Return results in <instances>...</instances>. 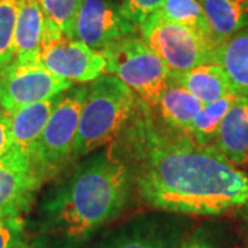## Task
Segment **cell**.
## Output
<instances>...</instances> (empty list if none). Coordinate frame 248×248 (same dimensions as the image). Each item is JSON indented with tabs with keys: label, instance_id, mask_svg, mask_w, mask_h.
<instances>
[{
	"label": "cell",
	"instance_id": "3",
	"mask_svg": "<svg viewBox=\"0 0 248 248\" xmlns=\"http://www.w3.org/2000/svg\"><path fill=\"white\" fill-rule=\"evenodd\" d=\"M140 98L113 75L104 73L87 86L75 141L73 161L112 145L138 107Z\"/></svg>",
	"mask_w": 248,
	"mask_h": 248
},
{
	"label": "cell",
	"instance_id": "8",
	"mask_svg": "<svg viewBox=\"0 0 248 248\" xmlns=\"http://www.w3.org/2000/svg\"><path fill=\"white\" fill-rule=\"evenodd\" d=\"M39 61L54 75L76 83H91L107 73L104 55L46 22Z\"/></svg>",
	"mask_w": 248,
	"mask_h": 248
},
{
	"label": "cell",
	"instance_id": "23",
	"mask_svg": "<svg viewBox=\"0 0 248 248\" xmlns=\"http://www.w3.org/2000/svg\"><path fill=\"white\" fill-rule=\"evenodd\" d=\"M164 0H123L122 6L125 17L140 28L146 18L160 9Z\"/></svg>",
	"mask_w": 248,
	"mask_h": 248
},
{
	"label": "cell",
	"instance_id": "2",
	"mask_svg": "<svg viewBox=\"0 0 248 248\" xmlns=\"http://www.w3.org/2000/svg\"><path fill=\"white\" fill-rule=\"evenodd\" d=\"M133 189L130 171L112 148L91 153L46 196L42 233L60 248H79L123 213Z\"/></svg>",
	"mask_w": 248,
	"mask_h": 248
},
{
	"label": "cell",
	"instance_id": "25",
	"mask_svg": "<svg viewBox=\"0 0 248 248\" xmlns=\"http://www.w3.org/2000/svg\"><path fill=\"white\" fill-rule=\"evenodd\" d=\"M13 148L11 143V133H10V123L7 115L0 112V159L4 157Z\"/></svg>",
	"mask_w": 248,
	"mask_h": 248
},
{
	"label": "cell",
	"instance_id": "16",
	"mask_svg": "<svg viewBox=\"0 0 248 248\" xmlns=\"http://www.w3.org/2000/svg\"><path fill=\"white\" fill-rule=\"evenodd\" d=\"M213 62L225 71L236 94H248V27L218 46Z\"/></svg>",
	"mask_w": 248,
	"mask_h": 248
},
{
	"label": "cell",
	"instance_id": "26",
	"mask_svg": "<svg viewBox=\"0 0 248 248\" xmlns=\"http://www.w3.org/2000/svg\"><path fill=\"white\" fill-rule=\"evenodd\" d=\"M179 248H215L208 241V240H205L204 237H202V236H193L192 239H189L187 241H185V243H182L181 244V247Z\"/></svg>",
	"mask_w": 248,
	"mask_h": 248
},
{
	"label": "cell",
	"instance_id": "5",
	"mask_svg": "<svg viewBox=\"0 0 248 248\" xmlns=\"http://www.w3.org/2000/svg\"><path fill=\"white\" fill-rule=\"evenodd\" d=\"M138 29L145 43L164 62L171 75L213 62L217 45L185 25L163 19L153 13Z\"/></svg>",
	"mask_w": 248,
	"mask_h": 248
},
{
	"label": "cell",
	"instance_id": "21",
	"mask_svg": "<svg viewBox=\"0 0 248 248\" xmlns=\"http://www.w3.org/2000/svg\"><path fill=\"white\" fill-rule=\"evenodd\" d=\"M18 0H0V69L16 57Z\"/></svg>",
	"mask_w": 248,
	"mask_h": 248
},
{
	"label": "cell",
	"instance_id": "24",
	"mask_svg": "<svg viewBox=\"0 0 248 248\" xmlns=\"http://www.w3.org/2000/svg\"><path fill=\"white\" fill-rule=\"evenodd\" d=\"M24 219L22 217L0 219V248H13L22 243Z\"/></svg>",
	"mask_w": 248,
	"mask_h": 248
},
{
	"label": "cell",
	"instance_id": "20",
	"mask_svg": "<svg viewBox=\"0 0 248 248\" xmlns=\"http://www.w3.org/2000/svg\"><path fill=\"white\" fill-rule=\"evenodd\" d=\"M155 13L163 19L185 25L214 42L203 7L197 0H164L160 9Z\"/></svg>",
	"mask_w": 248,
	"mask_h": 248
},
{
	"label": "cell",
	"instance_id": "19",
	"mask_svg": "<svg viewBox=\"0 0 248 248\" xmlns=\"http://www.w3.org/2000/svg\"><path fill=\"white\" fill-rule=\"evenodd\" d=\"M236 98H237V94L231 93V94L219 98L214 102L203 105L199 115L196 116L195 122L192 124L189 135L197 143L214 145L218 130L221 127L222 120L225 119L229 109L233 107Z\"/></svg>",
	"mask_w": 248,
	"mask_h": 248
},
{
	"label": "cell",
	"instance_id": "1",
	"mask_svg": "<svg viewBox=\"0 0 248 248\" xmlns=\"http://www.w3.org/2000/svg\"><path fill=\"white\" fill-rule=\"evenodd\" d=\"M110 148L142 202L166 213L219 215L248 203V177L215 145H202L152 115L142 99Z\"/></svg>",
	"mask_w": 248,
	"mask_h": 248
},
{
	"label": "cell",
	"instance_id": "10",
	"mask_svg": "<svg viewBox=\"0 0 248 248\" xmlns=\"http://www.w3.org/2000/svg\"><path fill=\"white\" fill-rule=\"evenodd\" d=\"M46 178L33 157L11 151L0 159V219L22 217Z\"/></svg>",
	"mask_w": 248,
	"mask_h": 248
},
{
	"label": "cell",
	"instance_id": "6",
	"mask_svg": "<svg viewBox=\"0 0 248 248\" xmlns=\"http://www.w3.org/2000/svg\"><path fill=\"white\" fill-rule=\"evenodd\" d=\"M86 94L87 86H79L69 89L57 98L35 153L36 164L45 178L51 177L63 166L73 161L75 141Z\"/></svg>",
	"mask_w": 248,
	"mask_h": 248
},
{
	"label": "cell",
	"instance_id": "11",
	"mask_svg": "<svg viewBox=\"0 0 248 248\" xmlns=\"http://www.w3.org/2000/svg\"><path fill=\"white\" fill-rule=\"evenodd\" d=\"M57 98L25 105L6 113L11 133V149H16L35 159L37 143L55 107Z\"/></svg>",
	"mask_w": 248,
	"mask_h": 248
},
{
	"label": "cell",
	"instance_id": "29",
	"mask_svg": "<svg viewBox=\"0 0 248 248\" xmlns=\"http://www.w3.org/2000/svg\"><path fill=\"white\" fill-rule=\"evenodd\" d=\"M0 71H1V69H0ZM0 112H3V110H1V109H0Z\"/></svg>",
	"mask_w": 248,
	"mask_h": 248
},
{
	"label": "cell",
	"instance_id": "4",
	"mask_svg": "<svg viewBox=\"0 0 248 248\" xmlns=\"http://www.w3.org/2000/svg\"><path fill=\"white\" fill-rule=\"evenodd\" d=\"M99 53L113 75L151 108L157 107L170 81V71L142 37L125 36L105 46Z\"/></svg>",
	"mask_w": 248,
	"mask_h": 248
},
{
	"label": "cell",
	"instance_id": "18",
	"mask_svg": "<svg viewBox=\"0 0 248 248\" xmlns=\"http://www.w3.org/2000/svg\"><path fill=\"white\" fill-rule=\"evenodd\" d=\"M177 231L157 223H141L108 240L101 248H179Z\"/></svg>",
	"mask_w": 248,
	"mask_h": 248
},
{
	"label": "cell",
	"instance_id": "12",
	"mask_svg": "<svg viewBox=\"0 0 248 248\" xmlns=\"http://www.w3.org/2000/svg\"><path fill=\"white\" fill-rule=\"evenodd\" d=\"M214 145L232 164L248 166V94H237L222 120Z\"/></svg>",
	"mask_w": 248,
	"mask_h": 248
},
{
	"label": "cell",
	"instance_id": "28",
	"mask_svg": "<svg viewBox=\"0 0 248 248\" xmlns=\"http://www.w3.org/2000/svg\"><path fill=\"white\" fill-rule=\"evenodd\" d=\"M244 207H247V234H248V203L246 204Z\"/></svg>",
	"mask_w": 248,
	"mask_h": 248
},
{
	"label": "cell",
	"instance_id": "17",
	"mask_svg": "<svg viewBox=\"0 0 248 248\" xmlns=\"http://www.w3.org/2000/svg\"><path fill=\"white\" fill-rule=\"evenodd\" d=\"M157 108L160 119L167 125L174 130L189 134L196 116L203 108V104L193 94H190L170 78L169 84L160 98Z\"/></svg>",
	"mask_w": 248,
	"mask_h": 248
},
{
	"label": "cell",
	"instance_id": "22",
	"mask_svg": "<svg viewBox=\"0 0 248 248\" xmlns=\"http://www.w3.org/2000/svg\"><path fill=\"white\" fill-rule=\"evenodd\" d=\"M46 22L58 28L62 33L73 37L75 18L81 0H39Z\"/></svg>",
	"mask_w": 248,
	"mask_h": 248
},
{
	"label": "cell",
	"instance_id": "27",
	"mask_svg": "<svg viewBox=\"0 0 248 248\" xmlns=\"http://www.w3.org/2000/svg\"><path fill=\"white\" fill-rule=\"evenodd\" d=\"M13 248H32V247H29L28 244H25V243L22 241V243H19V244H17V246H14Z\"/></svg>",
	"mask_w": 248,
	"mask_h": 248
},
{
	"label": "cell",
	"instance_id": "7",
	"mask_svg": "<svg viewBox=\"0 0 248 248\" xmlns=\"http://www.w3.org/2000/svg\"><path fill=\"white\" fill-rule=\"evenodd\" d=\"M73 83L54 75L40 61L13 60L0 71V109L10 113L18 108L60 97Z\"/></svg>",
	"mask_w": 248,
	"mask_h": 248
},
{
	"label": "cell",
	"instance_id": "9",
	"mask_svg": "<svg viewBox=\"0 0 248 248\" xmlns=\"http://www.w3.org/2000/svg\"><path fill=\"white\" fill-rule=\"evenodd\" d=\"M138 28L125 17L119 0H81L75 18L73 37L101 51L105 46L125 36L135 35Z\"/></svg>",
	"mask_w": 248,
	"mask_h": 248
},
{
	"label": "cell",
	"instance_id": "15",
	"mask_svg": "<svg viewBox=\"0 0 248 248\" xmlns=\"http://www.w3.org/2000/svg\"><path fill=\"white\" fill-rule=\"evenodd\" d=\"M217 46L248 27V0H197Z\"/></svg>",
	"mask_w": 248,
	"mask_h": 248
},
{
	"label": "cell",
	"instance_id": "14",
	"mask_svg": "<svg viewBox=\"0 0 248 248\" xmlns=\"http://www.w3.org/2000/svg\"><path fill=\"white\" fill-rule=\"evenodd\" d=\"M170 78L193 94L203 105L234 93L225 71L215 62L199 65L182 73H170Z\"/></svg>",
	"mask_w": 248,
	"mask_h": 248
},
{
	"label": "cell",
	"instance_id": "13",
	"mask_svg": "<svg viewBox=\"0 0 248 248\" xmlns=\"http://www.w3.org/2000/svg\"><path fill=\"white\" fill-rule=\"evenodd\" d=\"M46 17L39 0H18L16 57L19 61H39Z\"/></svg>",
	"mask_w": 248,
	"mask_h": 248
}]
</instances>
